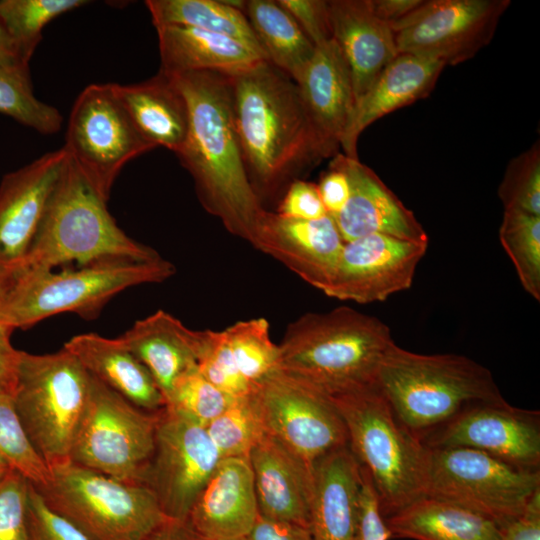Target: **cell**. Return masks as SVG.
<instances>
[{
  "label": "cell",
  "mask_w": 540,
  "mask_h": 540,
  "mask_svg": "<svg viewBox=\"0 0 540 540\" xmlns=\"http://www.w3.org/2000/svg\"><path fill=\"white\" fill-rule=\"evenodd\" d=\"M377 385L421 440L473 403L504 399L491 372L471 358L415 353L395 342L382 358Z\"/></svg>",
  "instance_id": "obj_4"
},
{
  "label": "cell",
  "mask_w": 540,
  "mask_h": 540,
  "mask_svg": "<svg viewBox=\"0 0 540 540\" xmlns=\"http://www.w3.org/2000/svg\"><path fill=\"white\" fill-rule=\"evenodd\" d=\"M13 274L5 271L0 267V308L10 288Z\"/></svg>",
  "instance_id": "obj_55"
},
{
  "label": "cell",
  "mask_w": 540,
  "mask_h": 540,
  "mask_svg": "<svg viewBox=\"0 0 540 540\" xmlns=\"http://www.w3.org/2000/svg\"><path fill=\"white\" fill-rule=\"evenodd\" d=\"M63 347L90 375L140 409L155 413L166 407L149 371L119 338L84 333L73 336Z\"/></svg>",
  "instance_id": "obj_28"
},
{
  "label": "cell",
  "mask_w": 540,
  "mask_h": 540,
  "mask_svg": "<svg viewBox=\"0 0 540 540\" xmlns=\"http://www.w3.org/2000/svg\"><path fill=\"white\" fill-rule=\"evenodd\" d=\"M258 515L249 459L230 457L221 459L186 520L203 540H241Z\"/></svg>",
  "instance_id": "obj_21"
},
{
  "label": "cell",
  "mask_w": 540,
  "mask_h": 540,
  "mask_svg": "<svg viewBox=\"0 0 540 540\" xmlns=\"http://www.w3.org/2000/svg\"><path fill=\"white\" fill-rule=\"evenodd\" d=\"M328 6L332 38L349 68L356 102L400 54L395 33L369 0H331Z\"/></svg>",
  "instance_id": "obj_25"
},
{
  "label": "cell",
  "mask_w": 540,
  "mask_h": 540,
  "mask_svg": "<svg viewBox=\"0 0 540 540\" xmlns=\"http://www.w3.org/2000/svg\"><path fill=\"white\" fill-rule=\"evenodd\" d=\"M499 240L523 289L540 301V216L504 210Z\"/></svg>",
  "instance_id": "obj_36"
},
{
  "label": "cell",
  "mask_w": 540,
  "mask_h": 540,
  "mask_svg": "<svg viewBox=\"0 0 540 540\" xmlns=\"http://www.w3.org/2000/svg\"><path fill=\"white\" fill-rule=\"evenodd\" d=\"M221 459L206 427L165 407L158 413L145 485L168 518L186 520Z\"/></svg>",
  "instance_id": "obj_15"
},
{
  "label": "cell",
  "mask_w": 540,
  "mask_h": 540,
  "mask_svg": "<svg viewBox=\"0 0 540 540\" xmlns=\"http://www.w3.org/2000/svg\"><path fill=\"white\" fill-rule=\"evenodd\" d=\"M13 331L0 324V389L14 390L21 351L12 345Z\"/></svg>",
  "instance_id": "obj_51"
},
{
  "label": "cell",
  "mask_w": 540,
  "mask_h": 540,
  "mask_svg": "<svg viewBox=\"0 0 540 540\" xmlns=\"http://www.w3.org/2000/svg\"><path fill=\"white\" fill-rule=\"evenodd\" d=\"M331 398L384 518L424 497L430 449L399 420L377 383Z\"/></svg>",
  "instance_id": "obj_6"
},
{
  "label": "cell",
  "mask_w": 540,
  "mask_h": 540,
  "mask_svg": "<svg viewBox=\"0 0 540 540\" xmlns=\"http://www.w3.org/2000/svg\"><path fill=\"white\" fill-rule=\"evenodd\" d=\"M197 369L206 380L232 397H244L252 391V385L236 366L224 330H203Z\"/></svg>",
  "instance_id": "obj_42"
},
{
  "label": "cell",
  "mask_w": 540,
  "mask_h": 540,
  "mask_svg": "<svg viewBox=\"0 0 540 540\" xmlns=\"http://www.w3.org/2000/svg\"><path fill=\"white\" fill-rule=\"evenodd\" d=\"M425 496L451 502L502 530L540 490V471L520 468L470 448H429Z\"/></svg>",
  "instance_id": "obj_11"
},
{
  "label": "cell",
  "mask_w": 540,
  "mask_h": 540,
  "mask_svg": "<svg viewBox=\"0 0 540 540\" xmlns=\"http://www.w3.org/2000/svg\"><path fill=\"white\" fill-rule=\"evenodd\" d=\"M90 380L79 360L64 347L51 354L21 351L14 403L30 442L48 468L69 461Z\"/></svg>",
  "instance_id": "obj_9"
},
{
  "label": "cell",
  "mask_w": 540,
  "mask_h": 540,
  "mask_svg": "<svg viewBox=\"0 0 540 540\" xmlns=\"http://www.w3.org/2000/svg\"><path fill=\"white\" fill-rule=\"evenodd\" d=\"M444 67L433 59L400 53L355 102L340 143L343 154L358 159L361 133L383 116L427 97Z\"/></svg>",
  "instance_id": "obj_24"
},
{
  "label": "cell",
  "mask_w": 540,
  "mask_h": 540,
  "mask_svg": "<svg viewBox=\"0 0 540 540\" xmlns=\"http://www.w3.org/2000/svg\"><path fill=\"white\" fill-rule=\"evenodd\" d=\"M504 210H516L540 216V146L512 158L498 187Z\"/></svg>",
  "instance_id": "obj_41"
},
{
  "label": "cell",
  "mask_w": 540,
  "mask_h": 540,
  "mask_svg": "<svg viewBox=\"0 0 540 540\" xmlns=\"http://www.w3.org/2000/svg\"><path fill=\"white\" fill-rule=\"evenodd\" d=\"M428 448H470L511 465L539 470L540 416L505 399L465 407L422 438Z\"/></svg>",
  "instance_id": "obj_16"
},
{
  "label": "cell",
  "mask_w": 540,
  "mask_h": 540,
  "mask_svg": "<svg viewBox=\"0 0 540 540\" xmlns=\"http://www.w3.org/2000/svg\"><path fill=\"white\" fill-rule=\"evenodd\" d=\"M228 76L233 126L248 178L262 202L326 158L291 77L266 60Z\"/></svg>",
  "instance_id": "obj_1"
},
{
  "label": "cell",
  "mask_w": 540,
  "mask_h": 540,
  "mask_svg": "<svg viewBox=\"0 0 540 540\" xmlns=\"http://www.w3.org/2000/svg\"><path fill=\"white\" fill-rule=\"evenodd\" d=\"M265 432L308 465L348 445L343 419L332 398L277 369L250 393Z\"/></svg>",
  "instance_id": "obj_13"
},
{
  "label": "cell",
  "mask_w": 540,
  "mask_h": 540,
  "mask_svg": "<svg viewBox=\"0 0 540 540\" xmlns=\"http://www.w3.org/2000/svg\"><path fill=\"white\" fill-rule=\"evenodd\" d=\"M155 28L160 71L167 74L200 71L234 74L266 60L250 47L225 35L178 25Z\"/></svg>",
  "instance_id": "obj_30"
},
{
  "label": "cell",
  "mask_w": 540,
  "mask_h": 540,
  "mask_svg": "<svg viewBox=\"0 0 540 540\" xmlns=\"http://www.w3.org/2000/svg\"><path fill=\"white\" fill-rule=\"evenodd\" d=\"M423 2L424 0H369L373 13L392 29L409 17Z\"/></svg>",
  "instance_id": "obj_52"
},
{
  "label": "cell",
  "mask_w": 540,
  "mask_h": 540,
  "mask_svg": "<svg viewBox=\"0 0 540 540\" xmlns=\"http://www.w3.org/2000/svg\"><path fill=\"white\" fill-rule=\"evenodd\" d=\"M85 0H1L0 22L21 59L29 63L45 26L56 17L81 7Z\"/></svg>",
  "instance_id": "obj_35"
},
{
  "label": "cell",
  "mask_w": 540,
  "mask_h": 540,
  "mask_svg": "<svg viewBox=\"0 0 540 540\" xmlns=\"http://www.w3.org/2000/svg\"><path fill=\"white\" fill-rule=\"evenodd\" d=\"M143 540H203L187 520L166 519Z\"/></svg>",
  "instance_id": "obj_53"
},
{
  "label": "cell",
  "mask_w": 540,
  "mask_h": 540,
  "mask_svg": "<svg viewBox=\"0 0 540 540\" xmlns=\"http://www.w3.org/2000/svg\"><path fill=\"white\" fill-rule=\"evenodd\" d=\"M276 213L300 220L320 219L328 215L317 184L303 179L295 180L288 185Z\"/></svg>",
  "instance_id": "obj_47"
},
{
  "label": "cell",
  "mask_w": 540,
  "mask_h": 540,
  "mask_svg": "<svg viewBox=\"0 0 540 540\" xmlns=\"http://www.w3.org/2000/svg\"><path fill=\"white\" fill-rule=\"evenodd\" d=\"M393 343L383 321L348 306L306 313L286 328L278 369L335 397L376 384Z\"/></svg>",
  "instance_id": "obj_3"
},
{
  "label": "cell",
  "mask_w": 540,
  "mask_h": 540,
  "mask_svg": "<svg viewBox=\"0 0 540 540\" xmlns=\"http://www.w3.org/2000/svg\"><path fill=\"white\" fill-rule=\"evenodd\" d=\"M14 62L27 63L21 59L14 42L0 22V63Z\"/></svg>",
  "instance_id": "obj_54"
},
{
  "label": "cell",
  "mask_w": 540,
  "mask_h": 540,
  "mask_svg": "<svg viewBox=\"0 0 540 540\" xmlns=\"http://www.w3.org/2000/svg\"><path fill=\"white\" fill-rule=\"evenodd\" d=\"M90 376L69 461L125 483L145 485L160 411L140 409Z\"/></svg>",
  "instance_id": "obj_10"
},
{
  "label": "cell",
  "mask_w": 540,
  "mask_h": 540,
  "mask_svg": "<svg viewBox=\"0 0 540 540\" xmlns=\"http://www.w3.org/2000/svg\"><path fill=\"white\" fill-rule=\"evenodd\" d=\"M428 242L371 234L345 242L323 293L359 304L383 302L409 289Z\"/></svg>",
  "instance_id": "obj_17"
},
{
  "label": "cell",
  "mask_w": 540,
  "mask_h": 540,
  "mask_svg": "<svg viewBox=\"0 0 540 540\" xmlns=\"http://www.w3.org/2000/svg\"><path fill=\"white\" fill-rule=\"evenodd\" d=\"M361 479L348 445L313 463L309 529L314 540H353Z\"/></svg>",
  "instance_id": "obj_27"
},
{
  "label": "cell",
  "mask_w": 540,
  "mask_h": 540,
  "mask_svg": "<svg viewBox=\"0 0 540 540\" xmlns=\"http://www.w3.org/2000/svg\"><path fill=\"white\" fill-rule=\"evenodd\" d=\"M0 458L34 485L49 479V468L30 442L9 389H0Z\"/></svg>",
  "instance_id": "obj_39"
},
{
  "label": "cell",
  "mask_w": 540,
  "mask_h": 540,
  "mask_svg": "<svg viewBox=\"0 0 540 540\" xmlns=\"http://www.w3.org/2000/svg\"><path fill=\"white\" fill-rule=\"evenodd\" d=\"M241 540H314L308 527L258 515L250 531Z\"/></svg>",
  "instance_id": "obj_49"
},
{
  "label": "cell",
  "mask_w": 540,
  "mask_h": 540,
  "mask_svg": "<svg viewBox=\"0 0 540 540\" xmlns=\"http://www.w3.org/2000/svg\"><path fill=\"white\" fill-rule=\"evenodd\" d=\"M331 163L345 172L350 184L347 204L339 214L331 216L344 243L371 234L428 242L414 213L371 168L341 153Z\"/></svg>",
  "instance_id": "obj_20"
},
{
  "label": "cell",
  "mask_w": 540,
  "mask_h": 540,
  "mask_svg": "<svg viewBox=\"0 0 540 540\" xmlns=\"http://www.w3.org/2000/svg\"><path fill=\"white\" fill-rule=\"evenodd\" d=\"M30 481L11 469L0 480V540H30L27 501Z\"/></svg>",
  "instance_id": "obj_43"
},
{
  "label": "cell",
  "mask_w": 540,
  "mask_h": 540,
  "mask_svg": "<svg viewBox=\"0 0 540 540\" xmlns=\"http://www.w3.org/2000/svg\"><path fill=\"white\" fill-rule=\"evenodd\" d=\"M118 338L146 367L166 402L175 382L197 368L203 331L189 329L170 313L158 310Z\"/></svg>",
  "instance_id": "obj_26"
},
{
  "label": "cell",
  "mask_w": 540,
  "mask_h": 540,
  "mask_svg": "<svg viewBox=\"0 0 540 540\" xmlns=\"http://www.w3.org/2000/svg\"><path fill=\"white\" fill-rule=\"evenodd\" d=\"M105 200L68 155L24 269L53 270L106 261H154L153 248L129 237ZM17 273V272H16Z\"/></svg>",
  "instance_id": "obj_5"
},
{
  "label": "cell",
  "mask_w": 540,
  "mask_h": 540,
  "mask_svg": "<svg viewBox=\"0 0 540 540\" xmlns=\"http://www.w3.org/2000/svg\"><path fill=\"white\" fill-rule=\"evenodd\" d=\"M315 47L332 40L328 1L277 0Z\"/></svg>",
  "instance_id": "obj_46"
},
{
  "label": "cell",
  "mask_w": 540,
  "mask_h": 540,
  "mask_svg": "<svg viewBox=\"0 0 540 540\" xmlns=\"http://www.w3.org/2000/svg\"><path fill=\"white\" fill-rule=\"evenodd\" d=\"M174 273V265L163 258L97 262L59 272L24 269L13 275L0 308V324L26 329L64 312L92 319L121 291L163 282Z\"/></svg>",
  "instance_id": "obj_7"
},
{
  "label": "cell",
  "mask_w": 540,
  "mask_h": 540,
  "mask_svg": "<svg viewBox=\"0 0 540 540\" xmlns=\"http://www.w3.org/2000/svg\"><path fill=\"white\" fill-rule=\"evenodd\" d=\"M145 5L155 27L187 26L225 35L266 59L244 13L222 0H148Z\"/></svg>",
  "instance_id": "obj_33"
},
{
  "label": "cell",
  "mask_w": 540,
  "mask_h": 540,
  "mask_svg": "<svg viewBox=\"0 0 540 540\" xmlns=\"http://www.w3.org/2000/svg\"><path fill=\"white\" fill-rule=\"evenodd\" d=\"M30 540H89L74 524L54 512L30 482L27 501Z\"/></svg>",
  "instance_id": "obj_44"
},
{
  "label": "cell",
  "mask_w": 540,
  "mask_h": 540,
  "mask_svg": "<svg viewBox=\"0 0 540 540\" xmlns=\"http://www.w3.org/2000/svg\"><path fill=\"white\" fill-rule=\"evenodd\" d=\"M392 538L412 540H501L492 520L459 505L424 496L385 518Z\"/></svg>",
  "instance_id": "obj_31"
},
{
  "label": "cell",
  "mask_w": 540,
  "mask_h": 540,
  "mask_svg": "<svg viewBox=\"0 0 540 540\" xmlns=\"http://www.w3.org/2000/svg\"><path fill=\"white\" fill-rule=\"evenodd\" d=\"M0 113L41 134L57 133L62 116L33 92L29 64L0 63Z\"/></svg>",
  "instance_id": "obj_34"
},
{
  "label": "cell",
  "mask_w": 540,
  "mask_h": 540,
  "mask_svg": "<svg viewBox=\"0 0 540 540\" xmlns=\"http://www.w3.org/2000/svg\"><path fill=\"white\" fill-rule=\"evenodd\" d=\"M63 147L107 201L125 164L156 148L139 133L112 83L91 84L79 94L70 113Z\"/></svg>",
  "instance_id": "obj_12"
},
{
  "label": "cell",
  "mask_w": 540,
  "mask_h": 540,
  "mask_svg": "<svg viewBox=\"0 0 540 540\" xmlns=\"http://www.w3.org/2000/svg\"><path fill=\"white\" fill-rule=\"evenodd\" d=\"M167 75L189 110L187 137L176 156L192 176L204 209L229 233L252 244L266 209L248 178L236 137L228 74Z\"/></svg>",
  "instance_id": "obj_2"
},
{
  "label": "cell",
  "mask_w": 540,
  "mask_h": 540,
  "mask_svg": "<svg viewBox=\"0 0 540 540\" xmlns=\"http://www.w3.org/2000/svg\"><path fill=\"white\" fill-rule=\"evenodd\" d=\"M235 399L211 384L196 368L175 382L166 407L206 427Z\"/></svg>",
  "instance_id": "obj_40"
},
{
  "label": "cell",
  "mask_w": 540,
  "mask_h": 540,
  "mask_svg": "<svg viewBox=\"0 0 540 540\" xmlns=\"http://www.w3.org/2000/svg\"><path fill=\"white\" fill-rule=\"evenodd\" d=\"M11 468L8 464L0 458V480L8 473Z\"/></svg>",
  "instance_id": "obj_56"
},
{
  "label": "cell",
  "mask_w": 540,
  "mask_h": 540,
  "mask_svg": "<svg viewBox=\"0 0 540 540\" xmlns=\"http://www.w3.org/2000/svg\"><path fill=\"white\" fill-rule=\"evenodd\" d=\"M317 187L327 214L332 217L339 214L350 196V184L345 172L330 162Z\"/></svg>",
  "instance_id": "obj_48"
},
{
  "label": "cell",
  "mask_w": 540,
  "mask_h": 540,
  "mask_svg": "<svg viewBox=\"0 0 540 540\" xmlns=\"http://www.w3.org/2000/svg\"><path fill=\"white\" fill-rule=\"evenodd\" d=\"M361 477L353 540H389L392 535L381 512L376 490L362 467Z\"/></svg>",
  "instance_id": "obj_45"
},
{
  "label": "cell",
  "mask_w": 540,
  "mask_h": 540,
  "mask_svg": "<svg viewBox=\"0 0 540 540\" xmlns=\"http://www.w3.org/2000/svg\"><path fill=\"white\" fill-rule=\"evenodd\" d=\"M244 15L266 60L298 82L315 46L292 16L277 0H246Z\"/></svg>",
  "instance_id": "obj_32"
},
{
  "label": "cell",
  "mask_w": 540,
  "mask_h": 540,
  "mask_svg": "<svg viewBox=\"0 0 540 540\" xmlns=\"http://www.w3.org/2000/svg\"><path fill=\"white\" fill-rule=\"evenodd\" d=\"M68 159L64 147L6 174L0 184V267L24 265Z\"/></svg>",
  "instance_id": "obj_18"
},
{
  "label": "cell",
  "mask_w": 540,
  "mask_h": 540,
  "mask_svg": "<svg viewBox=\"0 0 540 540\" xmlns=\"http://www.w3.org/2000/svg\"><path fill=\"white\" fill-rule=\"evenodd\" d=\"M501 540H540V490L524 512L503 528Z\"/></svg>",
  "instance_id": "obj_50"
},
{
  "label": "cell",
  "mask_w": 540,
  "mask_h": 540,
  "mask_svg": "<svg viewBox=\"0 0 540 540\" xmlns=\"http://www.w3.org/2000/svg\"><path fill=\"white\" fill-rule=\"evenodd\" d=\"M206 430L221 458H248L266 433L251 395L236 398Z\"/></svg>",
  "instance_id": "obj_38"
},
{
  "label": "cell",
  "mask_w": 540,
  "mask_h": 540,
  "mask_svg": "<svg viewBox=\"0 0 540 540\" xmlns=\"http://www.w3.org/2000/svg\"><path fill=\"white\" fill-rule=\"evenodd\" d=\"M251 245L323 292L336 269L344 241L330 215L300 220L266 210Z\"/></svg>",
  "instance_id": "obj_19"
},
{
  "label": "cell",
  "mask_w": 540,
  "mask_h": 540,
  "mask_svg": "<svg viewBox=\"0 0 540 540\" xmlns=\"http://www.w3.org/2000/svg\"><path fill=\"white\" fill-rule=\"evenodd\" d=\"M509 0H424L393 27L399 53L457 65L492 40Z\"/></svg>",
  "instance_id": "obj_14"
},
{
  "label": "cell",
  "mask_w": 540,
  "mask_h": 540,
  "mask_svg": "<svg viewBox=\"0 0 540 540\" xmlns=\"http://www.w3.org/2000/svg\"><path fill=\"white\" fill-rule=\"evenodd\" d=\"M236 366L252 386L278 369L279 348L263 317L238 321L224 329Z\"/></svg>",
  "instance_id": "obj_37"
},
{
  "label": "cell",
  "mask_w": 540,
  "mask_h": 540,
  "mask_svg": "<svg viewBox=\"0 0 540 540\" xmlns=\"http://www.w3.org/2000/svg\"><path fill=\"white\" fill-rule=\"evenodd\" d=\"M259 514L309 528L312 467L265 433L249 454Z\"/></svg>",
  "instance_id": "obj_23"
},
{
  "label": "cell",
  "mask_w": 540,
  "mask_h": 540,
  "mask_svg": "<svg viewBox=\"0 0 540 540\" xmlns=\"http://www.w3.org/2000/svg\"><path fill=\"white\" fill-rule=\"evenodd\" d=\"M37 486L45 503L89 540H143L168 517L152 490L71 461L49 467Z\"/></svg>",
  "instance_id": "obj_8"
},
{
  "label": "cell",
  "mask_w": 540,
  "mask_h": 540,
  "mask_svg": "<svg viewBox=\"0 0 540 540\" xmlns=\"http://www.w3.org/2000/svg\"><path fill=\"white\" fill-rule=\"evenodd\" d=\"M112 86L139 133L155 147L177 154L187 137L189 110L172 79L159 70L146 81Z\"/></svg>",
  "instance_id": "obj_29"
},
{
  "label": "cell",
  "mask_w": 540,
  "mask_h": 540,
  "mask_svg": "<svg viewBox=\"0 0 540 540\" xmlns=\"http://www.w3.org/2000/svg\"><path fill=\"white\" fill-rule=\"evenodd\" d=\"M296 83L325 158H333L355 103L349 68L333 39L315 47Z\"/></svg>",
  "instance_id": "obj_22"
}]
</instances>
